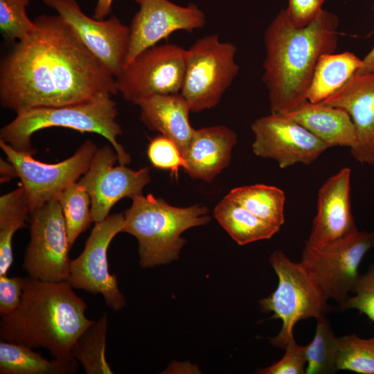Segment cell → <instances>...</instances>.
I'll use <instances>...</instances> for the list:
<instances>
[{
	"label": "cell",
	"instance_id": "cell-15",
	"mask_svg": "<svg viewBox=\"0 0 374 374\" xmlns=\"http://www.w3.org/2000/svg\"><path fill=\"white\" fill-rule=\"evenodd\" d=\"M71 27L87 48L116 78L123 71L128 53L130 27L112 15L94 19L87 16L75 0H43Z\"/></svg>",
	"mask_w": 374,
	"mask_h": 374
},
{
	"label": "cell",
	"instance_id": "cell-5",
	"mask_svg": "<svg viewBox=\"0 0 374 374\" xmlns=\"http://www.w3.org/2000/svg\"><path fill=\"white\" fill-rule=\"evenodd\" d=\"M125 213L121 232L139 241L140 265L143 268L167 264L177 258L185 240L181 233L209 220L208 209L193 205L179 208L152 194L139 195Z\"/></svg>",
	"mask_w": 374,
	"mask_h": 374
},
{
	"label": "cell",
	"instance_id": "cell-23",
	"mask_svg": "<svg viewBox=\"0 0 374 374\" xmlns=\"http://www.w3.org/2000/svg\"><path fill=\"white\" fill-rule=\"evenodd\" d=\"M213 215L240 245L270 239L280 229L258 217L227 196L217 204Z\"/></svg>",
	"mask_w": 374,
	"mask_h": 374
},
{
	"label": "cell",
	"instance_id": "cell-30",
	"mask_svg": "<svg viewBox=\"0 0 374 374\" xmlns=\"http://www.w3.org/2000/svg\"><path fill=\"white\" fill-rule=\"evenodd\" d=\"M30 0H0V30L9 41H21L36 28L26 14Z\"/></svg>",
	"mask_w": 374,
	"mask_h": 374
},
{
	"label": "cell",
	"instance_id": "cell-8",
	"mask_svg": "<svg viewBox=\"0 0 374 374\" xmlns=\"http://www.w3.org/2000/svg\"><path fill=\"white\" fill-rule=\"evenodd\" d=\"M374 247V231H359L317 248L305 241L301 263L311 274L327 300L339 305L348 298L359 274L366 253Z\"/></svg>",
	"mask_w": 374,
	"mask_h": 374
},
{
	"label": "cell",
	"instance_id": "cell-7",
	"mask_svg": "<svg viewBox=\"0 0 374 374\" xmlns=\"http://www.w3.org/2000/svg\"><path fill=\"white\" fill-rule=\"evenodd\" d=\"M237 48L222 42L217 35H206L186 50V71L180 93L190 111L199 112L216 106L239 71Z\"/></svg>",
	"mask_w": 374,
	"mask_h": 374
},
{
	"label": "cell",
	"instance_id": "cell-29",
	"mask_svg": "<svg viewBox=\"0 0 374 374\" xmlns=\"http://www.w3.org/2000/svg\"><path fill=\"white\" fill-rule=\"evenodd\" d=\"M337 371L374 374V337L364 339L355 334L339 338Z\"/></svg>",
	"mask_w": 374,
	"mask_h": 374
},
{
	"label": "cell",
	"instance_id": "cell-14",
	"mask_svg": "<svg viewBox=\"0 0 374 374\" xmlns=\"http://www.w3.org/2000/svg\"><path fill=\"white\" fill-rule=\"evenodd\" d=\"M255 155L274 159L282 169L310 165L328 148L325 143L292 119L271 113L251 124Z\"/></svg>",
	"mask_w": 374,
	"mask_h": 374
},
{
	"label": "cell",
	"instance_id": "cell-36",
	"mask_svg": "<svg viewBox=\"0 0 374 374\" xmlns=\"http://www.w3.org/2000/svg\"><path fill=\"white\" fill-rule=\"evenodd\" d=\"M326 0H289L286 12L292 23L298 28L310 24L322 10Z\"/></svg>",
	"mask_w": 374,
	"mask_h": 374
},
{
	"label": "cell",
	"instance_id": "cell-4",
	"mask_svg": "<svg viewBox=\"0 0 374 374\" xmlns=\"http://www.w3.org/2000/svg\"><path fill=\"white\" fill-rule=\"evenodd\" d=\"M112 96L57 107L33 108L21 113L0 131V139L15 150L33 155V134L52 127H62L80 132H90L105 137L114 148L120 164L130 161L129 154L118 142L122 129L116 122L118 109Z\"/></svg>",
	"mask_w": 374,
	"mask_h": 374
},
{
	"label": "cell",
	"instance_id": "cell-11",
	"mask_svg": "<svg viewBox=\"0 0 374 374\" xmlns=\"http://www.w3.org/2000/svg\"><path fill=\"white\" fill-rule=\"evenodd\" d=\"M0 147L21 180L30 213L55 199L84 175L98 149L93 142L87 140L69 158L56 163H46L35 159L32 154L15 150L1 139Z\"/></svg>",
	"mask_w": 374,
	"mask_h": 374
},
{
	"label": "cell",
	"instance_id": "cell-1",
	"mask_svg": "<svg viewBox=\"0 0 374 374\" xmlns=\"http://www.w3.org/2000/svg\"><path fill=\"white\" fill-rule=\"evenodd\" d=\"M35 31L0 63V103L17 114L118 91L115 77L59 15H42Z\"/></svg>",
	"mask_w": 374,
	"mask_h": 374
},
{
	"label": "cell",
	"instance_id": "cell-31",
	"mask_svg": "<svg viewBox=\"0 0 374 374\" xmlns=\"http://www.w3.org/2000/svg\"><path fill=\"white\" fill-rule=\"evenodd\" d=\"M30 207L22 186L0 197V229L26 226L25 220Z\"/></svg>",
	"mask_w": 374,
	"mask_h": 374
},
{
	"label": "cell",
	"instance_id": "cell-25",
	"mask_svg": "<svg viewBox=\"0 0 374 374\" xmlns=\"http://www.w3.org/2000/svg\"><path fill=\"white\" fill-rule=\"evenodd\" d=\"M226 196L270 224L279 227L284 224L285 194L276 186H244L232 189Z\"/></svg>",
	"mask_w": 374,
	"mask_h": 374
},
{
	"label": "cell",
	"instance_id": "cell-16",
	"mask_svg": "<svg viewBox=\"0 0 374 374\" xmlns=\"http://www.w3.org/2000/svg\"><path fill=\"white\" fill-rule=\"evenodd\" d=\"M139 4V10L130 26L125 65L171 33L177 30L193 31L206 24L204 12L193 3L184 7L168 0H140Z\"/></svg>",
	"mask_w": 374,
	"mask_h": 374
},
{
	"label": "cell",
	"instance_id": "cell-21",
	"mask_svg": "<svg viewBox=\"0 0 374 374\" xmlns=\"http://www.w3.org/2000/svg\"><path fill=\"white\" fill-rule=\"evenodd\" d=\"M283 115L306 128L329 148L344 146L350 150L357 143L355 125L341 108L306 100Z\"/></svg>",
	"mask_w": 374,
	"mask_h": 374
},
{
	"label": "cell",
	"instance_id": "cell-35",
	"mask_svg": "<svg viewBox=\"0 0 374 374\" xmlns=\"http://www.w3.org/2000/svg\"><path fill=\"white\" fill-rule=\"evenodd\" d=\"M27 277L0 276V315L11 314L19 308Z\"/></svg>",
	"mask_w": 374,
	"mask_h": 374
},
{
	"label": "cell",
	"instance_id": "cell-33",
	"mask_svg": "<svg viewBox=\"0 0 374 374\" xmlns=\"http://www.w3.org/2000/svg\"><path fill=\"white\" fill-rule=\"evenodd\" d=\"M148 156L154 166L170 170L176 175L179 167H184V165L178 148L163 135L151 141L148 149Z\"/></svg>",
	"mask_w": 374,
	"mask_h": 374
},
{
	"label": "cell",
	"instance_id": "cell-37",
	"mask_svg": "<svg viewBox=\"0 0 374 374\" xmlns=\"http://www.w3.org/2000/svg\"><path fill=\"white\" fill-rule=\"evenodd\" d=\"M17 230L16 228L0 229V276L6 275L12 263V240Z\"/></svg>",
	"mask_w": 374,
	"mask_h": 374
},
{
	"label": "cell",
	"instance_id": "cell-24",
	"mask_svg": "<svg viewBox=\"0 0 374 374\" xmlns=\"http://www.w3.org/2000/svg\"><path fill=\"white\" fill-rule=\"evenodd\" d=\"M78 368L75 358L49 361L25 346L0 341L1 374H73Z\"/></svg>",
	"mask_w": 374,
	"mask_h": 374
},
{
	"label": "cell",
	"instance_id": "cell-19",
	"mask_svg": "<svg viewBox=\"0 0 374 374\" xmlns=\"http://www.w3.org/2000/svg\"><path fill=\"white\" fill-rule=\"evenodd\" d=\"M236 143V133L224 125L195 130L182 154L185 172L192 178L211 181L229 164Z\"/></svg>",
	"mask_w": 374,
	"mask_h": 374
},
{
	"label": "cell",
	"instance_id": "cell-17",
	"mask_svg": "<svg viewBox=\"0 0 374 374\" xmlns=\"http://www.w3.org/2000/svg\"><path fill=\"white\" fill-rule=\"evenodd\" d=\"M351 170L345 167L319 188L317 212L307 242L321 248L353 233L357 228L350 205Z\"/></svg>",
	"mask_w": 374,
	"mask_h": 374
},
{
	"label": "cell",
	"instance_id": "cell-3",
	"mask_svg": "<svg viewBox=\"0 0 374 374\" xmlns=\"http://www.w3.org/2000/svg\"><path fill=\"white\" fill-rule=\"evenodd\" d=\"M87 308L67 281H44L28 276L17 310L1 317V340L46 349L55 359H73V344L93 322L87 318Z\"/></svg>",
	"mask_w": 374,
	"mask_h": 374
},
{
	"label": "cell",
	"instance_id": "cell-32",
	"mask_svg": "<svg viewBox=\"0 0 374 374\" xmlns=\"http://www.w3.org/2000/svg\"><path fill=\"white\" fill-rule=\"evenodd\" d=\"M352 292L354 295L339 305L341 309H356L374 322V265L359 276Z\"/></svg>",
	"mask_w": 374,
	"mask_h": 374
},
{
	"label": "cell",
	"instance_id": "cell-22",
	"mask_svg": "<svg viewBox=\"0 0 374 374\" xmlns=\"http://www.w3.org/2000/svg\"><path fill=\"white\" fill-rule=\"evenodd\" d=\"M363 60L353 53L322 55L316 65L308 91V100L318 103L339 90L361 68Z\"/></svg>",
	"mask_w": 374,
	"mask_h": 374
},
{
	"label": "cell",
	"instance_id": "cell-34",
	"mask_svg": "<svg viewBox=\"0 0 374 374\" xmlns=\"http://www.w3.org/2000/svg\"><path fill=\"white\" fill-rule=\"evenodd\" d=\"M304 346H299L292 337L288 341L284 356L278 362L258 370L261 374H305L307 365Z\"/></svg>",
	"mask_w": 374,
	"mask_h": 374
},
{
	"label": "cell",
	"instance_id": "cell-40",
	"mask_svg": "<svg viewBox=\"0 0 374 374\" xmlns=\"http://www.w3.org/2000/svg\"><path fill=\"white\" fill-rule=\"evenodd\" d=\"M1 178L3 177L2 181L9 180L10 178L17 176V173L13 165L9 162L1 159Z\"/></svg>",
	"mask_w": 374,
	"mask_h": 374
},
{
	"label": "cell",
	"instance_id": "cell-10",
	"mask_svg": "<svg viewBox=\"0 0 374 374\" xmlns=\"http://www.w3.org/2000/svg\"><path fill=\"white\" fill-rule=\"evenodd\" d=\"M29 214L30 239L25 251L23 268L33 278L67 281L71 247L59 202L52 199Z\"/></svg>",
	"mask_w": 374,
	"mask_h": 374
},
{
	"label": "cell",
	"instance_id": "cell-6",
	"mask_svg": "<svg viewBox=\"0 0 374 374\" xmlns=\"http://www.w3.org/2000/svg\"><path fill=\"white\" fill-rule=\"evenodd\" d=\"M269 262L278 276V287L259 303L264 312H274L271 319H281L282 328L270 342L285 349L294 337V328L298 321L325 315L330 308L328 300L301 262L291 260L278 249L271 254Z\"/></svg>",
	"mask_w": 374,
	"mask_h": 374
},
{
	"label": "cell",
	"instance_id": "cell-9",
	"mask_svg": "<svg viewBox=\"0 0 374 374\" xmlns=\"http://www.w3.org/2000/svg\"><path fill=\"white\" fill-rule=\"evenodd\" d=\"M186 50L172 44L155 45L139 54L116 77L118 91L135 105L154 95L180 93Z\"/></svg>",
	"mask_w": 374,
	"mask_h": 374
},
{
	"label": "cell",
	"instance_id": "cell-12",
	"mask_svg": "<svg viewBox=\"0 0 374 374\" xmlns=\"http://www.w3.org/2000/svg\"><path fill=\"white\" fill-rule=\"evenodd\" d=\"M124 222V215L116 213L95 223L82 252L70 262L67 280L73 289L101 294L114 311L125 305V299L116 275L109 273L107 251L113 238L121 232Z\"/></svg>",
	"mask_w": 374,
	"mask_h": 374
},
{
	"label": "cell",
	"instance_id": "cell-20",
	"mask_svg": "<svg viewBox=\"0 0 374 374\" xmlns=\"http://www.w3.org/2000/svg\"><path fill=\"white\" fill-rule=\"evenodd\" d=\"M137 105L143 124L172 141L182 156L195 132L189 121L191 111L183 96L180 93L154 95Z\"/></svg>",
	"mask_w": 374,
	"mask_h": 374
},
{
	"label": "cell",
	"instance_id": "cell-39",
	"mask_svg": "<svg viewBox=\"0 0 374 374\" xmlns=\"http://www.w3.org/2000/svg\"><path fill=\"white\" fill-rule=\"evenodd\" d=\"M362 66L355 73L365 74L374 72V46L371 51L364 57V59H362Z\"/></svg>",
	"mask_w": 374,
	"mask_h": 374
},
{
	"label": "cell",
	"instance_id": "cell-2",
	"mask_svg": "<svg viewBox=\"0 0 374 374\" xmlns=\"http://www.w3.org/2000/svg\"><path fill=\"white\" fill-rule=\"evenodd\" d=\"M339 19L323 10L308 26H295L282 10L264 33L262 82L271 113L283 114L308 100V91L319 57L334 53Z\"/></svg>",
	"mask_w": 374,
	"mask_h": 374
},
{
	"label": "cell",
	"instance_id": "cell-13",
	"mask_svg": "<svg viewBox=\"0 0 374 374\" xmlns=\"http://www.w3.org/2000/svg\"><path fill=\"white\" fill-rule=\"evenodd\" d=\"M117 160L112 146L98 148L88 170L78 181L90 196L93 222L107 218L121 199L142 195L143 188L151 180L148 168L134 170L123 164L115 166Z\"/></svg>",
	"mask_w": 374,
	"mask_h": 374
},
{
	"label": "cell",
	"instance_id": "cell-18",
	"mask_svg": "<svg viewBox=\"0 0 374 374\" xmlns=\"http://www.w3.org/2000/svg\"><path fill=\"white\" fill-rule=\"evenodd\" d=\"M322 104L341 108L350 115L356 129L357 143L350 149L354 160L374 165V72L355 73Z\"/></svg>",
	"mask_w": 374,
	"mask_h": 374
},
{
	"label": "cell",
	"instance_id": "cell-28",
	"mask_svg": "<svg viewBox=\"0 0 374 374\" xmlns=\"http://www.w3.org/2000/svg\"><path fill=\"white\" fill-rule=\"evenodd\" d=\"M55 199L62 208L71 247L78 237L93 222L90 196L85 188L76 181L61 191Z\"/></svg>",
	"mask_w": 374,
	"mask_h": 374
},
{
	"label": "cell",
	"instance_id": "cell-38",
	"mask_svg": "<svg viewBox=\"0 0 374 374\" xmlns=\"http://www.w3.org/2000/svg\"><path fill=\"white\" fill-rule=\"evenodd\" d=\"M114 0H97V3L94 12V17L96 19H104L108 15L112 9V4ZM139 3L140 0H134Z\"/></svg>",
	"mask_w": 374,
	"mask_h": 374
},
{
	"label": "cell",
	"instance_id": "cell-26",
	"mask_svg": "<svg viewBox=\"0 0 374 374\" xmlns=\"http://www.w3.org/2000/svg\"><path fill=\"white\" fill-rule=\"evenodd\" d=\"M108 316L104 313L79 336L71 355L80 363L87 374H112L105 357Z\"/></svg>",
	"mask_w": 374,
	"mask_h": 374
},
{
	"label": "cell",
	"instance_id": "cell-27",
	"mask_svg": "<svg viewBox=\"0 0 374 374\" xmlns=\"http://www.w3.org/2000/svg\"><path fill=\"white\" fill-rule=\"evenodd\" d=\"M315 334L312 341L305 346L307 359L306 374H330L337 371V359L339 341L326 317L317 318Z\"/></svg>",
	"mask_w": 374,
	"mask_h": 374
}]
</instances>
